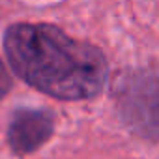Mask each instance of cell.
<instances>
[{
  "instance_id": "cell-1",
  "label": "cell",
  "mask_w": 159,
  "mask_h": 159,
  "mask_svg": "<svg viewBox=\"0 0 159 159\" xmlns=\"http://www.w3.org/2000/svg\"><path fill=\"white\" fill-rule=\"evenodd\" d=\"M4 52L17 77L62 101L96 98L109 77L99 47L45 23L11 25L4 34Z\"/></svg>"
},
{
  "instance_id": "cell-2",
  "label": "cell",
  "mask_w": 159,
  "mask_h": 159,
  "mask_svg": "<svg viewBox=\"0 0 159 159\" xmlns=\"http://www.w3.org/2000/svg\"><path fill=\"white\" fill-rule=\"evenodd\" d=\"M122 120L144 139L159 140V67L125 73L114 88Z\"/></svg>"
},
{
  "instance_id": "cell-3",
  "label": "cell",
  "mask_w": 159,
  "mask_h": 159,
  "mask_svg": "<svg viewBox=\"0 0 159 159\" xmlns=\"http://www.w3.org/2000/svg\"><path fill=\"white\" fill-rule=\"evenodd\" d=\"M54 131V114L45 109H19L8 127V142L19 155L39 150Z\"/></svg>"
}]
</instances>
